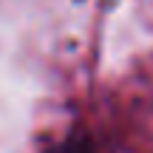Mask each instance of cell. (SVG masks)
<instances>
[{
  "mask_svg": "<svg viewBox=\"0 0 153 153\" xmlns=\"http://www.w3.org/2000/svg\"><path fill=\"white\" fill-rule=\"evenodd\" d=\"M54 153H94V145L88 142L85 136H74V139H68V142H62Z\"/></svg>",
  "mask_w": 153,
  "mask_h": 153,
  "instance_id": "1",
  "label": "cell"
}]
</instances>
